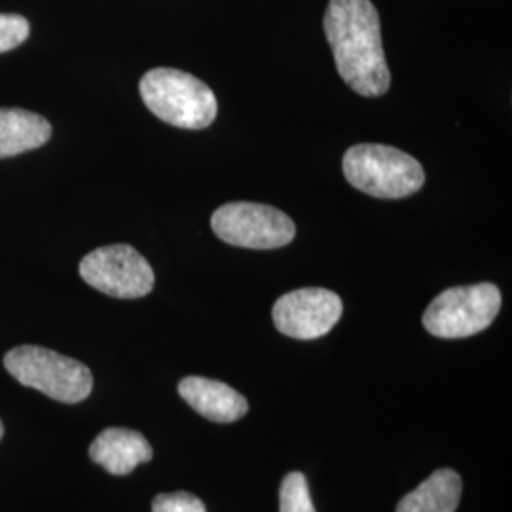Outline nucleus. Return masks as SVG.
I'll use <instances>...</instances> for the list:
<instances>
[{"instance_id": "nucleus-9", "label": "nucleus", "mask_w": 512, "mask_h": 512, "mask_svg": "<svg viewBox=\"0 0 512 512\" xmlns=\"http://www.w3.org/2000/svg\"><path fill=\"white\" fill-rule=\"evenodd\" d=\"M179 395L205 420L215 423H234L249 412L247 399L234 387L202 376L181 380Z\"/></svg>"}, {"instance_id": "nucleus-14", "label": "nucleus", "mask_w": 512, "mask_h": 512, "mask_svg": "<svg viewBox=\"0 0 512 512\" xmlns=\"http://www.w3.org/2000/svg\"><path fill=\"white\" fill-rule=\"evenodd\" d=\"M31 33L29 21L18 14H0V54L23 44Z\"/></svg>"}, {"instance_id": "nucleus-5", "label": "nucleus", "mask_w": 512, "mask_h": 512, "mask_svg": "<svg viewBox=\"0 0 512 512\" xmlns=\"http://www.w3.org/2000/svg\"><path fill=\"white\" fill-rule=\"evenodd\" d=\"M499 310L501 291L494 283L452 287L429 304L423 313V327L437 338H469L488 329Z\"/></svg>"}, {"instance_id": "nucleus-13", "label": "nucleus", "mask_w": 512, "mask_h": 512, "mask_svg": "<svg viewBox=\"0 0 512 512\" xmlns=\"http://www.w3.org/2000/svg\"><path fill=\"white\" fill-rule=\"evenodd\" d=\"M279 512H317L311 503L310 486L304 473H289L281 482Z\"/></svg>"}, {"instance_id": "nucleus-2", "label": "nucleus", "mask_w": 512, "mask_h": 512, "mask_svg": "<svg viewBox=\"0 0 512 512\" xmlns=\"http://www.w3.org/2000/svg\"><path fill=\"white\" fill-rule=\"evenodd\" d=\"M147 109L169 126L181 129L209 128L219 112L213 90L194 74L158 67L139 84Z\"/></svg>"}, {"instance_id": "nucleus-10", "label": "nucleus", "mask_w": 512, "mask_h": 512, "mask_svg": "<svg viewBox=\"0 0 512 512\" xmlns=\"http://www.w3.org/2000/svg\"><path fill=\"white\" fill-rule=\"evenodd\" d=\"M154 456L148 440L131 429L110 427L97 435L90 446V458L110 475L124 476L133 473L139 465Z\"/></svg>"}, {"instance_id": "nucleus-16", "label": "nucleus", "mask_w": 512, "mask_h": 512, "mask_svg": "<svg viewBox=\"0 0 512 512\" xmlns=\"http://www.w3.org/2000/svg\"><path fill=\"white\" fill-rule=\"evenodd\" d=\"M2 435H4V427H2V421H0V440H2Z\"/></svg>"}, {"instance_id": "nucleus-15", "label": "nucleus", "mask_w": 512, "mask_h": 512, "mask_svg": "<svg viewBox=\"0 0 512 512\" xmlns=\"http://www.w3.org/2000/svg\"><path fill=\"white\" fill-rule=\"evenodd\" d=\"M152 512H207V509L200 497L186 492H175L156 495L152 501Z\"/></svg>"}, {"instance_id": "nucleus-12", "label": "nucleus", "mask_w": 512, "mask_h": 512, "mask_svg": "<svg viewBox=\"0 0 512 512\" xmlns=\"http://www.w3.org/2000/svg\"><path fill=\"white\" fill-rule=\"evenodd\" d=\"M461 476L452 469H439L420 486L404 495L397 512H456L461 501Z\"/></svg>"}, {"instance_id": "nucleus-4", "label": "nucleus", "mask_w": 512, "mask_h": 512, "mask_svg": "<svg viewBox=\"0 0 512 512\" xmlns=\"http://www.w3.org/2000/svg\"><path fill=\"white\" fill-rule=\"evenodd\" d=\"M4 366L19 384L59 403H82L92 393V370L52 349L19 346L6 353Z\"/></svg>"}, {"instance_id": "nucleus-7", "label": "nucleus", "mask_w": 512, "mask_h": 512, "mask_svg": "<svg viewBox=\"0 0 512 512\" xmlns=\"http://www.w3.org/2000/svg\"><path fill=\"white\" fill-rule=\"evenodd\" d=\"M80 277L112 298H143L154 289V272L147 258L129 245L99 247L80 262Z\"/></svg>"}, {"instance_id": "nucleus-8", "label": "nucleus", "mask_w": 512, "mask_h": 512, "mask_svg": "<svg viewBox=\"0 0 512 512\" xmlns=\"http://www.w3.org/2000/svg\"><path fill=\"white\" fill-rule=\"evenodd\" d=\"M344 311L342 298L329 289L308 287L283 294L274 304L275 329L294 340H317L336 327Z\"/></svg>"}, {"instance_id": "nucleus-6", "label": "nucleus", "mask_w": 512, "mask_h": 512, "mask_svg": "<svg viewBox=\"0 0 512 512\" xmlns=\"http://www.w3.org/2000/svg\"><path fill=\"white\" fill-rule=\"evenodd\" d=\"M211 228L224 243L256 251L285 247L296 236L293 219L264 203H226L213 213Z\"/></svg>"}, {"instance_id": "nucleus-3", "label": "nucleus", "mask_w": 512, "mask_h": 512, "mask_svg": "<svg viewBox=\"0 0 512 512\" xmlns=\"http://www.w3.org/2000/svg\"><path fill=\"white\" fill-rule=\"evenodd\" d=\"M342 169L353 188L382 200L412 196L425 184V171L420 162L403 150L387 145L349 148Z\"/></svg>"}, {"instance_id": "nucleus-1", "label": "nucleus", "mask_w": 512, "mask_h": 512, "mask_svg": "<svg viewBox=\"0 0 512 512\" xmlns=\"http://www.w3.org/2000/svg\"><path fill=\"white\" fill-rule=\"evenodd\" d=\"M323 23L336 69L349 88L363 97L387 93L391 73L376 6L370 0H330Z\"/></svg>"}, {"instance_id": "nucleus-11", "label": "nucleus", "mask_w": 512, "mask_h": 512, "mask_svg": "<svg viewBox=\"0 0 512 512\" xmlns=\"http://www.w3.org/2000/svg\"><path fill=\"white\" fill-rule=\"evenodd\" d=\"M52 126L37 112L0 109V158L18 156L46 145Z\"/></svg>"}]
</instances>
